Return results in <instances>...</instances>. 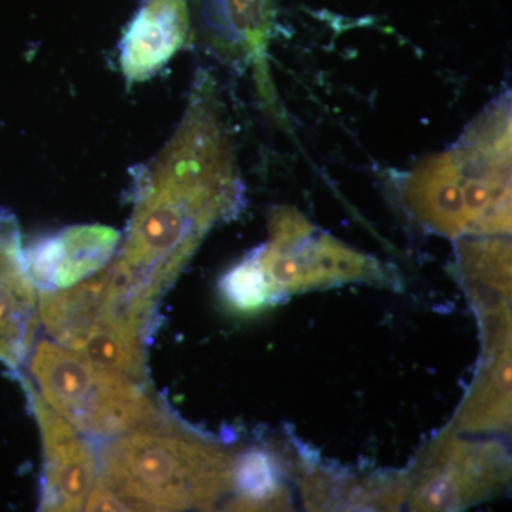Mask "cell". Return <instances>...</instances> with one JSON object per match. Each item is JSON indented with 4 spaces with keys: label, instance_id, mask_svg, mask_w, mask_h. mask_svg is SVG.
I'll use <instances>...</instances> for the list:
<instances>
[{
    "label": "cell",
    "instance_id": "7a4b0ae2",
    "mask_svg": "<svg viewBox=\"0 0 512 512\" xmlns=\"http://www.w3.org/2000/svg\"><path fill=\"white\" fill-rule=\"evenodd\" d=\"M403 198L417 221L444 237L510 234V94L485 107L454 146L410 171Z\"/></svg>",
    "mask_w": 512,
    "mask_h": 512
},
{
    "label": "cell",
    "instance_id": "5b68a950",
    "mask_svg": "<svg viewBox=\"0 0 512 512\" xmlns=\"http://www.w3.org/2000/svg\"><path fill=\"white\" fill-rule=\"evenodd\" d=\"M30 370L43 402L82 434L116 437L167 423L140 380L94 363L59 343L40 342Z\"/></svg>",
    "mask_w": 512,
    "mask_h": 512
},
{
    "label": "cell",
    "instance_id": "277c9868",
    "mask_svg": "<svg viewBox=\"0 0 512 512\" xmlns=\"http://www.w3.org/2000/svg\"><path fill=\"white\" fill-rule=\"evenodd\" d=\"M156 301L109 268L66 289H42L40 319L56 343L143 382Z\"/></svg>",
    "mask_w": 512,
    "mask_h": 512
},
{
    "label": "cell",
    "instance_id": "8992f818",
    "mask_svg": "<svg viewBox=\"0 0 512 512\" xmlns=\"http://www.w3.org/2000/svg\"><path fill=\"white\" fill-rule=\"evenodd\" d=\"M272 298L309 289L367 282L384 284L382 265L319 231L298 211L276 208L269 218V242L256 249Z\"/></svg>",
    "mask_w": 512,
    "mask_h": 512
},
{
    "label": "cell",
    "instance_id": "3957f363",
    "mask_svg": "<svg viewBox=\"0 0 512 512\" xmlns=\"http://www.w3.org/2000/svg\"><path fill=\"white\" fill-rule=\"evenodd\" d=\"M235 457L168 423L127 431L101 453V476L127 511L211 510L232 493Z\"/></svg>",
    "mask_w": 512,
    "mask_h": 512
},
{
    "label": "cell",
    "instance_id": "5bb4252c",
    "mask_svg": "<svg viewBox=\"0 0 512 512\" xmlns=\"http://www.w3.org/2000/svg\"><path fill=\"white\" fill-rule=\"evenodd\" d=\"M407 488L399 477L356 481L311 471L303 480V497L309 510H394L403 504Z\"/></svg>",
    "mask_w": 512,
    "mask_h": 512
},
{
    "label": "cell",
    "instance_id": "30bf717a",
    "mask_svg": "<svg viewBox=\"0 0 512 512\" xmlns=\"http://www.w3.org/2000/svg\"><path fill=\"white\" fill-rule=\"evenodd\" d=\"M190 33L187 0H141L119 46L127 83L147 82L181 49Z\"/></svg>",
    "mask_w": 512,
    "mask_h": 512
},
{
    "label": "cell",
    "instance_id": "4fadbf2b",
    "mask_svg": "<svg viewBox=\"0 0 512 512\" xmlns=\"http://www.w3.org/2000/svg\"><path fill=\"white\" fill-rule=\"evenodd\" d=\"M483 369L454 419L458 433L505 431L511 424V346L484 353Z\"/></svg>",
    "mask_w": 512,
    "mask_h": 512
},
{
    "label": "cell",
    "instance_id": "6da1fadb",
    "mask_svg": "<svg viewBox=\"0 0 512 512\" xmlns=\"http://www.w3.org/2000/svg\"><path fill=\"white\" fill-rule=\"evenodd\" d=\"M242 200L217 84L201 72L174 133L138 175L127 235L107 268L157 302L211 229L241 210Z\"/></svg>",
    "mask_w": 512,
    "mask_h": 512
},
{
    "label": "cell",
    "instance_id": "9c48e42d",
    "mask_svg": "<svg viewBox=\"0 0 512 512\" xmlns=\"http://www.w3.org/2000/svg\"><path fill=\"white\" fill-rule=\"evenodd\" d=\"M121 237L103 225H77L33 244L26 265L40 289H66L110 264Z\"/></svg>",
    "mask_w": 512,
    "mask_h": 512
},
{
    "label": "cell",
    "instance_id": "7c38bea8",
    "mask_svg": "<svg viewBox=\"0 0 512 512\" xmlns=\"http://www.w3.org/2000/svg\"><path fill=\"white\" fill-rule=\"evenodd\" d=\"M228 46L254 70L259 97L278 113L276 93L269 73L268 47L274 29V0H210Z\"/></svg>",
    "mask_w": 512,
    "mask_h": 512
},
{
    "label": "cell",
    "instance_id": "52a82bcc",
    "mask_svg": "<svg viewBox=\"0 0 512 512\" xmlns=\"http://www.w3.org/2000/svg\"><path fill=\"white\" fill-rule=\"evenodd\" d=\"M510 458L494 440H471L444 431L430 444L407 488L410 510L457 511L507 485Z\"/></svg>",
    "mask_w": 512,
    "mask_h": 512
},
{
    "label": "cell",
    "instance_id": "ba28073f",
    "mask_svg": "<svg viewBox=\"0 0 512 512\" xmlns=\"http://www.w3.org/2000/svg\"><path fill=\"white\" fill-rule=\"evenodd\" d=\"M45 450V483L42 510L79 511L96 481V458L92 448L60 414L30 389Z\"/></svg>",
    "mask_w": 512,
    "mask_h": 512
},
{
    "label": "cell",
    "instance_id": "8fae6325",
    "mask_svg": "<svg viewBox=\"0 0 512 512\" xmlns=\"http://www.w3.org/2000/svg\"><path fill=\"white\" fill-rule=\"evenodd\" d=\"M35 284L15 221L0 214V359L19 366L35 339Z\"/></svg>",
    "mask_w": 512,
    "mask_h": 512
},
{
    "label": "cell",
    "instance_id": "9a60e30c",
    "mask_svg": "<svg viewBox=\"0 0 512 512\" xmlns=\"http://www.w3.org/2000/svg\"><path fill=\"white\" fill-rule=\"evenodd\" d=\"M232 493L237 495L232 510H288L291 505L279 461L271 451L259 448L235 457Z\"/></svg>",
    "mask_w": 512,
    "mask_h": 512
},
{
    "label": "cell",
    "instance_id": "2e32d148",
    "mask_svg": "<svg viewBox=\"0 0 512 512\" xmlns=\"http://www.w3.org/2000/svg\"><path fill=\"white\" fill-rule=\"evenodd\" d=\"M221 292L227 302L241 312H256L274 302L256 252L225 274Z\"/></svg>",
    "mask_w": 512,
    "mask_h": 512
}]
</instances>
